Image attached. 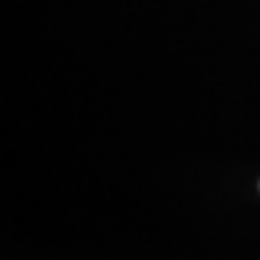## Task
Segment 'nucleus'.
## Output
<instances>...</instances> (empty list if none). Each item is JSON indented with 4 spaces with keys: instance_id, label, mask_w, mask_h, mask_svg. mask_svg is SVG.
Listing matches in <instances>:
<instances>
[]
</instances>
